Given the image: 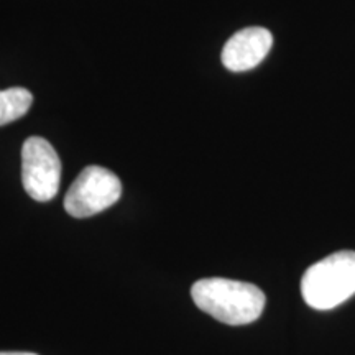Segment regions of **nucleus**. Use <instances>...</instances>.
<instances>
[{"label":"nucleus","mask_w":355,"mask_h":355,"mask_svg":"<svg viewBox=\"0 0 355 355\" xmlns=\"http://www.w3.org/2000/svg\"><path fill=\"white\" fill-rule=\"evenodd\" d=\"M194 303L204 313L229 326L257 321L265 308V295L252 283L227 278H204L191 288Z\"/></svg>","instance_id":"1"},{"label":"nucleus","mask_w":355,"mask_h":355,"mask_svg":"<svg viewBox=\"0 0 355 355\" xmlns=\"http://www.w3.org/2000/svg\"><path fill=\"white\" fill-rule=\"evenodd\" d=\"M301 293L308 306L332 309L355 295V252L340 250L316 261L301 279Z\"/></svg>","instance_id":"2"},{"label":"nucleus","mask_w":355,"mask_h":355,"mask_svg":"<svg viewBox=\"0 0 355 355\" xmlns=\"http://www.w3.org/2000/svg\"><path fill=\"white\" fill-rule=\"evenodd\" d=\"M122 194L117 175L102 166H87L71 184L64 198V209L69 216L84 219L114 206Z\"/></svg>","instance_id":"3"},{"label":"nucleus","mask_w":355,"mask_h":355,"mask_svg":"<svg viewBox=\"0 0 355 355\" xmlns=\"http://www.w3.org/2000/svg\"><path fill=\"white\" fill-rule=\"evenodd\" d=\"M21 181L35 201H51L61 183V159L56 150L42 137H30L21 148Z\"/></svg>","instance_id":"4"},{"label":"nucleus","mask_w":355,"mask_h":355,"mask_svg":"<svg viewBox=\"0 0 355 355\" xmlns=\"http://www.w3.org/2000/svg\"><path fill=\"white\" fill-rule=\"evenodd\" d=\"M273 46V35L263 26H248L229 38L222 50V64L234 73L254 69Z\"/></svg>","instance_id":"5"},{"label":"nucleus","mask_w":355,"mask_h":355,"mask_svg":"<svg viewBox=\"0 0 355 355\" xmlns=\"http://www.w3.org/2000/svg\"><path fill=\"white\" fill-rule=\"evenodd\" d=\"M33 96L25 87H8L0 91V127L19 121L28 112Z\"/></svg>","instance_id":"6"},{"label":"nucleus","mask_w":355,"mask_h":355,"mask_svg":"<svg viewBox=\"0 0 355 355\" xmlns=\"http://www.w3.org/2000/svg\"><path fill=\"white\" fill-rule=\"evenodd\" d=\"M0 355H37V354H30V352H0Z\"/></svg>","instance_id":"7"}]
</instances>
